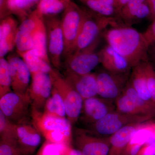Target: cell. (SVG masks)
I'll return each mask as SVG.
<instances>
[{
  "label": "cell",
  "mask_w": 155,
  "mask_h": 155,
  "mask_svg": "<svg viewBox=\"0 0 155 155\" xmlns=\"http://www.w3.org/2000/svg\"><path fill=\"white\" fill-rule=\"evenodd\" d=\"M10 14L5 0H0V15L1 19L10 16Z\"/></svg>",
  "instance_id": "ab89813d"
},
{
  "label": "cell",
  "mask_w": 155,
  "mask_h": 155,
  "mask_svg": "<svg viewBox=\"0 0 155 155\" xmlns=\"http://www.w3.org/2000/svg\"><path fill=\"white\" fill-rule=\"evenodd\" d=\"M75 142L83 155H108L110 151V138L100 137L87 129L76 128Z\"/></svg>",
  "instance_id": "8fae6325"
},
{
  "label": "cell",
  "mask_w": 155,
  "mask_h": 155,
  "mask_svg": "<svg viewBox=\"0 0 155 155\" xmlns=\"http://www.w3.org/2000/svg\"><path fill=\"white\" fill-rule=\"evenodd\" d=\"M150 16L147 0H129L120 13V18L128 26L144 18H150Z\"/></svg>",
  "instance_id": "ac0fdd59"
},
{
  "label": "cell",
  "mask_w": 155,
  "mask_h": 155,
  "mask_svg": "<svg viewBox=\"0 0 155 155\" xmlns=\"http://www.w3.org/2000/svg\"><path fill=\"white\" fill-rule=\"evenodd\" d=\"M116 110L113 101L92 97L84 100L81 119L84 123L91 125Z\"/></svg>",
  "instance_id": "4fadbf2b"
},
{
  "label": "cell",
  "mask_w": 155,
  "mask_h": 155,
  "mask_svg": "<svg viewBox=\"0 0 155 155\" xmlns=\"http://www.w3.org/2000/svg\"><path fill=\"white\" fill-rule=\"evenodd\" d=\"M31 35L33 41V49L36 50L41 58L50 64L48 52L47 33L45 21L40 24Z\"/></svg>",
  "instance_id": "d4e9b609"
},
{
  "label": "cell",
  "mask_w": 155,
  "mask_h": 155,
  "mask_svg": "<svg viewBox=\"0 0 155 155\" xmlns=\"http://www.w3.org/2000/svg\"><path fill=\"white\" fill-rule=\"evenodd\" d=\"M71 0H40L36 9L44 17L64 12Z\"/></svg>",
  "instance_id": "4316f807"
},
{
  "label": "cell",
  "mask_w": 155,
  "mask_h": 155,
  "mask_svg": "<svg viewBox=\"0 0 155 155\" xmlns=\"http://www.w3.org/2000/svg\"><path fill=\"white\" fill-rule=\"evenodd\" d=\"M108 45L122 56L131 68L149 61V45L143 34L130 26H117L105 32Z\"/></svg>",
  "instance_id": "6da1fadb"
},
{
  "label": "cell",
  "mask_w": 155,
  "mask_h": 155,
  "mask_svg": "<svg viewBox=\"0 0 155 155\" xmlns=\"http://www.w3.org/2000/svg\"><path fill=\"white\" fill-rule=\"evenodd\" d=\"M15 47L19 55L33 48L31 34L18 30L15 38Z\"/></svg>",
  "instance_id": "1f68e13d"
},
{
  "label": "cell",
  "mask_w": 155,
  "mask_h": 155,
  "mask_svg": "<svg viewBox=\"0 0 155 155\" xmlns=\"http://www.w3.org/2000/svg\"><path fill=\"white\" fill-rule=\"evenodd\" d=\"M129 1V0H114L115 8L117 9V11H119V16L121 10Z\"/></svg>",
  "instance_id": "b9f144b4"
},
{
  "label": "cell",
  "mask_w": 155,
  "mask_h": 155,
  "mask_svg": "<svg viewBox=\"0 0 155 155\" xmlns=\"http://www.w3.org/2000/svg\"><path fill=\"white\" fill-rule=\"evenodd\" d=\"M145 122L133 123L123 127L110 137L112 146L108 155H119L125 148L134 134L140 129Z\"/></svg>",
  "instance_id": "ffe728a7"
},
{
  "label": "cell",
  "mask_w": 155,
  "mask_h": 155,
  "mask_svg": "<svg viewBox=\"0 0 155 155\" xmlns=\"http://www.w3.org/2000/svg\"><path fill=\"white\" fill-rule=\"evenodd\" d=\"M31 82L28 92L32 102L31 107L41 111L51 96L52 82L49 74L39 72L31 75Z\"/></svg>",
  "instance_id": "7c38bea8"
},
{
  "label": "cell",
  "mask_w": 155,
  "mask_h": 155,
  "mask_svg": "<svg viewBox=\"0 0 155 155\" xmlns=\"http://www.w3.org/2000/svg\"><path fill=\"white\" fill-rule=\"evenodd\" d=\"M32 102L28 91L25 94L11 92L0 99V110L14 124L28 122Z\"/></svg>",
  "instance_id": "52a82bcc"
},
{
  "label": "cell",
  "mask_w": 155,
  "mask_h": 155,
  "mask_svg": "<svg viewBox=\"0 0 155 155\" xmlns=\"http://www.w3.org/2000/svg\"><path fill=\"white\" fill-rule=\"evenodd\" d=\"M10 66L11 88L17 93H26L29 88L31 74L25 62L17 56H11L8 60Z\"/></svg>",
  "instance_id": "9a60e30c"
},
{
  "label": "cell",
  "mask_w": 155,
  "mask_h": 155,
  "mask_svg": "<svg viewBox=\"0 0 155 155\" xmlns=\"http://www.w3.org/2000/svg\"><path fill=\"white\" fill-rule=\"evenodd\" d=\"M6 1H8V0H6Z\"/></svg>",
  "instance_id": "f6af8a7d"
},
{
  "label": "cell",
  "mask_w": 155,
  "mask_h": 155,
  "mask_svg": "<svg viewBox=\"0 0 155 155\" xmlns=\"http://www.w3.org/2000/svg\"><path fill=\"white\" fill-rule=\"evenodd\" d=\"M143 146L137 143H128L126 148V154L127 155H137Z\"/></svg>",
  "instance_id": "f35d334b"
},
{
  "label": "cell",
  "mask_w": 155,
  "mask_h": 155,
  "mask_svg": "<svg viewBox=\"0 0 155 155\" xmlns=\"http://www.w3.org/2000/svg\"><path fill=\"white\" fill-rule=\"evenodd\" d=\"M151 119L149 116L127 115L116 110L90 125L87 130L98 136H111L126 125L147 122Z\"/></svg>",
  "instance_id": "8992f818"
},
{
  "label": "cell",
  "mask_w": 155,
  "mask_h": 155,
  "mask_svg": "<svg viewBox=\"0 0 155 155\" xmlns=\"http://www.w3.org/2000/svg\"><path fill=\"white\" fill-rule=\"evenodd\" d=\"M49 75L53 87L56 89L64 102L67 119L72 125H74L81 114L83 98L67 82L58 69H53Z\"/></svg>",
  "instance_id": "277c9868"
},
{
  "label": "cell",
  "mask_w": 155,
  "mask_h": 155,
  "mask_svg": "<svg viewBox=\"0 0 155 155\" xmlns=\"http://www.w3.org/2000/svg\"><path fill=\"white\" fill-rule=\"evenodd\" d=\"M11 78L8 61L0 58V97L11 92Z\"/></svg>",
  "instance_id": "f546056e"
},
{
  "label": "cell",
  "mask_w": 155,
  "mask_h": 155,
  "mask_svg": "<svg viewBox=\"0 0 155 155\" xmlns=\"http://www.w3.org/2000/svg\"><path fill=\"white\" fill-rule=\"evenodd\" d=\"M123 92L138 107L143 113L147 116L152 118L155 116V105L148 102L139 96L135 90L128 80Z\"/></svg>",
  "instance_id": "484cf974"
},
{
  "label": "cell",
  "mask_w": 155,
  "mask_h": 155,
  "mask_svg": "<svg viewBox=\"0 0 155 155\" xmlns=\"http://www.w3.org/2000/svg\"><path fill=\"white\" fill-rule=\"evenodd\" d=\"M143 34L147 41L149 45H150L155 42V19L153 20L151 24Z\"/></svg>",
  "instance_id": "8d00e7d4"
},
{
  "label": "cell",
  "mask_w": 155,
  "mask_h": 155,
  "mask_svg": "<svg viewBox=\"0 0 155 155\" xmlns=\"http://www.w3.org/2000/svg\"><path fill=\"white\" fill-rule=\"evenodd\" d=\"M98 41V40L87 48L73 53L67 57L66 60V69L80 75L91 73L101 63L99 52L94 51Z\"/></svg>",
  "instance_id": "30bf717a"
},
{
  "label": "cell",
  "mask_w": 155,
  "mask_h": 155,
  "mask_svg": "<svg viewBox=\"0 0 155 155\" xmlns=\"http://www.w3.org/2000/svg\"><path fill=\"white\" fill-rule=\"evenodd\" d=\"M137 155H155V142L145 144Z\"/></svg>",
  "instance_id": "74e56055"
},
{
  "label": "cell",
  "mask_w": 155,
  "mask_h": 155,
  "mask_svg": "<svg viewBox=\"0 0 155 155\" xmlns=\"http://www.w3.org/2000/svg\"><path fill=\"white\" fill-rule=\"evenodd\" d=\"M67 155H83L79 150L75 149L71 146L67 147Z\"/></svg>",
  "instance_id": "7bdbcfd3"
},
{
  "label": "cell",
  "mask_w": 155,
  "mask_h": 155,
  "mask_svg": "<svg viewBox=\"0 0 155 155\" xmlns=\"http://www.w3.org/2000/svg\"><path fill=\"white\" fill-rule=\"evenodd\" d=\"M149 58L151 57L152 60L155 64V42L149 46L148 50Z\"/></svg>",
  "instance_id": "ee69618b"
},
{
  "label": "cell",
  "mask_w": 155,
  "mask_h": 155,
  "mask_svg": "<svg viewBox=\"0 0 155 155\" xmlns=\"http://www.w3.org/2000/svg\"><path fill=\"white\" fill-rule=\"evenodd\" d=\"M15 137L24 155H31L41 141V134L28 122L15 125Z\"/></svg>",
  "instance_id": "5bb4252c"
},
{
  "label": "cell",
  "mask_w": 155,
  "mask_h": 155,
  "mask_svg": "<svg viewBox=\"0 0 155 155\" xmlns=\"http://www.w3.org/2000/svg\"><path fill=\"white\" fill-rule=\"evenodd\" d=\"M130 74H114L106 70L97 73V95L105 99L116 101L123 92Z\"/></svg>",
  "instance_id": "ba28073f"
},
{
  "label": "cell",
  "mask_w": 155,
  "mask_h": 155,
  "mask_svg": "<svg viewBox=\"0 0 155 155\" xmlns=\"http://www.w3.org/2000/svg\"><path fill=\"white\" fill-rule=\"evenodd\" d=\"M20 56L30 70L31 75L39 72L50 74L53 69L49 63L41 58L35 50H31Z\"/></svg>",
  "instance_id": "7402d4cb"
},
{
  "label": "cell",
  "mask_w": 155,
  "mask_h": 155,
  "mask_svg": "<svg viewBox=\"0 0 155 155\" xmlns=\"http://www.w3.org/2000/svg\"><path fill=\"white\" fill-rule=\"evenodd\" d=\"M31 110L32 124L45 139L46 141L71 145L72 124L67 118L48 116L42 111L32 107Z\"/></svg>",
  "instance_id": "7a4b0ae2"
},
{
  "label": "cell",
  "mask_w": 155,
  "mask_h": 155,
  "mask_svg": "<svg viewBox=\"0 0 155 155\" xmlns=\"http://www.w3.org/2000/svg\"><path fill=\"white\" fill-rule=\"evenodd\" d=\"M84 10L70 1L64 12L61 20L64 35V50L63 57L72 54L83 21Z\"/></svg>",
  "instance_id": "5b68a950"
},
{
  "label": "cell",
  "mask_w": 155,
  "mask_h": 155,
  "mask_svg": "<svg viewBox=\"0 0 155 155\" xmlns=\"http://www.w3.org/2000/svg\"><path fill=\"white\" fill-rule=\"evenodd\" d=\"M150 95L155 104V70L150 61L142 62Z\"/></svg>",
  "instance_id": "e575fe53"
},
{
  "label": "cell",
  "mask_w": 155,
  "mask_h": 155,
  "mask_svg": "<svg viewBox=\"0 0 155 155\" xmlns=\"http://www.w3.org/2000/svg\"><path fill=\"white\" fill-rule=\"evenodd\" d=\"M0 155H24L15 137L1 138Z\"/></svg>",
  "instance_id": "d6a6232c"
},
{
  "label": "cell",
  "mask_w": 155,
  "mask_h": 155,
  "mask_svg": "<svg viewBox=\"0 0 155 155\" xmlns=\"http://www.w3.org/2000/svg\"><path fill=\"white\" fill-rule=\"evenodd\" d=\"M142 62L132 68L129 81L141 98L155 105L148 88Z\"/></svg>",
  "instance_id": "44dd1931"
},
{
  "label": "cell",
  "mask_w": 155,
  "mask_h": 155,
  "mask_svg": "<svg viewBox=\"0 0 155 155\" xmlns=\"http://www.w3.org/2000/svg\"><path fill=\"white\" fill-rule=\"evenodd\" d=\"M64 77L82 97L83 100L97 95V73L80 75L66 69Z\"/></svg>",
  "instance_id": "2e32d148"
},
{
  "label": "cell",
  "mask_w": 155,
  "mask_h": 155,
  "mask_svg": "<svg viewBox=\"0 0 155 155\" xmlns=\"http://www.w3.org/2000/svg\"><path fill=\"white\" fill-rule=\"evenodd\" d=\"M101 63L105 70L114 74L130 73L132 68L127 61L109 45L99 52Z\"/></svg>",
  "instance_id": "e0dca14e"
},
{
  "label": "cell",
  "mask_w": 155,
  "mask_h": 155,
  "mask_svg": "<svg viewBox=\"0 0 155 155\" xmlns=\"http://www.w3.org/2000/svg\"><path fill=\"white\" fill-rule=\"evenodd\" d=\"M48 39V52L50 62L55 69L61 66V57L64 50V40L61 20L49 17L45 20Z\"/></svg>",
  "instance_id": "9c48e42d"
},
{
  "label": "cell",
  "mask_w": 155,
  "mask_h": 155,
  "mask_svg": "<svg viewBox=\"0 0 155 155\" xmlns=\"http://www.w3.org/2000/svg\"><path fill=\"white\" fill-rule=\"evenodd\" d=\"M115 104L116 110L122 114L134 116H147L124 92H122L116 99Z\"/></svg>",
  "instance_id": "f1b7e54d"
},
{
  "label": "cell",
  "mask_w": 155,
  "mask_h": 155,
  "mask_svg": "<svg viewBox=\"0 0 155 155\" xmlns=\"http://www.w3.org/2000/svg\"><path fill=\"white\" fill-rule=\"evenodd\" d=\"M15 125L0 110V136L1 138L15 137Z\"/></svg>",
  "instance_id": "d590c367"
},
{
  "label": "cell",
  "mask_w": 155,
  "mask_h": 155,
  "mask_svg": "<svg viewBox=\"0 0 155 155\" xmlns=\"http://www.w3.org/2000/svg\"><path fill=\"white\" fill-rule=\"evenodd\" d=\"M67 146L45 141L40 148L36 155H67Z\"/></svg>",
  "instance_id": "836d02e7"
},
{
  "label": "cell",
  "mask_w": 155,
  "mask_h": 155,
  "mask_svg": "<svg viewBox=\"0 0 155 155\" xmlns=\"http://www.w3.org/2000/svg\"><path fill=\"white\" fill-rule=\"evenodd\" d=\"M147 2L150 11V19L153 21L155 19V0H147Z\"/></svg>",
  "instance_id": "60d3db41"
},
{
  "label": "cell",
  "mask_w": 155,
  "mask_h": 155,
  "mask_svg": "<svg viewBox=\"0 0 155 155\" xmlns=\"http://www.w3.org/2000/svg\"><path fill=\"white\" fill-rule=\"evenodd\" d=\"M83 10V21L72 54L90 46L107 27L118 26L117 17H105L91 11Z\"/></svg>",
  "instance_id": "3957f363"
},
{
  "label": "cell",
  "mask_w": 155,
  "mask_h": 155,
  "mask_svg": "<svg viewBox=\"0 0 155 155\" xmlns=\"http://www.w3.org/2000/svg\"><path fill=\"white\" fill-rule=\"evenodd\" d=\"M18 23L11 16L1 20L0 24V58H4L15 46Z\"/></svg>",
  "instance_id": "d6986e66"
},
{
  "label": "cell",
  "mask_w": 155,
  "mask_h": 155,
  "mask_svg": "<svg viewBox=\"0 0 155 155\" xmlns=\"http://www.w3.org/2000/svg\"><path fill=\"white\" fill-rule=\"evenodd\" d=\"M44 21V17L36 9L22 21L18 30L31 34Z\"/></svg>",
  "instance_id": "4dcf8cb0"
},
{
  "label": "cell",
  "mask_w": 155,
  "mask_h": 155,
  "mask_svg": "<svg viewBox=\"0 0 155 155\" xmlns=\"http://www.w3.org/2000/svg\"><path fill=\"white\" fill-rule=\"evenodd\" d=\"M43 113L48 116L58 118H66V109L62 98L52 86L51 96L47 100Z\"/></svg>",
  "instance_id": "603a6c76"
},
{
  "label": "cell",
  "mask_w": 155,
  "mask_h": 155,
  "mask_svg": "<svg viewBox=\"0 0 155 155\" xmlns=\"http://www.w3.org/2000/svg\"><path fill=\"white\" fill-rule=\"evenodd\" d=\"M6 1V0H5ZM40 0H8L6 1L10 14L17 15L22 21L28 15V11L38 4Z\"/></svg>",
  "instance_id": "83f0119b"
},
{
  "label": "cell",
  "mask_w": 155,
  "mask_h": 155,
  "mask_svg": "<svg viewBox=\"0 0 155 155\" xmlns=\"http://www.w3.org/2000/svg\"><path fill=\"white\" fill-rule=\"evenodd\" d=\"M95 13L109 17H119V11L115 8L114 0H80Z\"/></svg>",
  "instance_id": "cb8c5ba5"
}]
</instances>
